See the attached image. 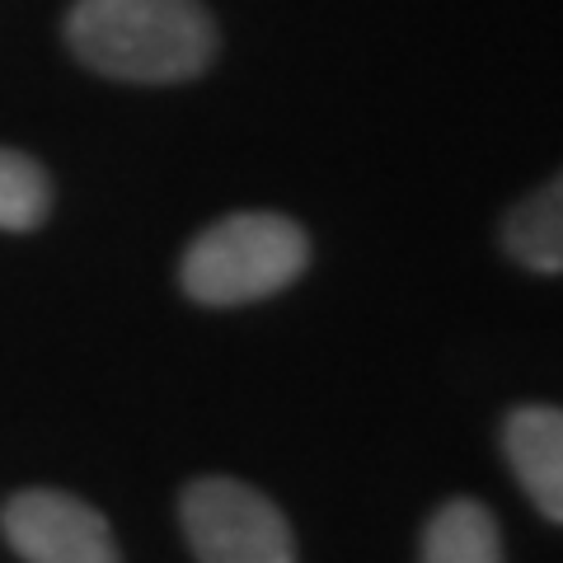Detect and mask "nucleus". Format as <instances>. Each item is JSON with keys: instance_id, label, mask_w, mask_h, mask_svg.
<instances>
[{"instance_id": "f257e3e1", "label": "nucleus", "mask_w": 563, "mask_h": 563, "mask_svg": "<svg viewBox=\"0 0 563 563\" xmlns=\"http://www.w3.org/2000/svg\"><path fill=\"white\" fill-rule=\"evenodd\" d=\"M66 43L109 80L179 85L217 57V24L202 0H76Z\"/></svg>"}, {"instance_id": "f03ea898", "label": "nucleus", "mask_w": 563, "mask_h": 563, "mask_svg": "<svg viewBox=\"0 0 563 563\" xmlns=\"http://www.w3.org/2000/svg\"><path fill=\"white\" fill-rule=\"evenodd\" d=\"M310 263V240L277 211H235L188 244L179 282L198 306H250L291 287Z\"/></svg>"}, {"instance_id": "7ed1b4c3", "label": "nucleus", "mask_w": 563, "mask_h": 563, "mask_svg": "<svg viewBox=\"0 0 563 563\" xmlns=\"http://www.w3.org/2000/svg\"><path fill=\"white\" fill-rule=\"evenodd\" d=\"M179 517L198 563H296L287 517L240 479L188 484Z\"/></svg>"}, {"instance_id": "20e7f679", "label": "nucleus", "mask_w": 563, "mask_h": 563, "mask_svg": "<svg viewBox=\"0 0 563 563\" xmlns=\"http://www.w3.org/2000/svg\"><path fill=\"white\" fill-rule=\"evenodd\" d=\"M0 531L24 563H118L109 521L57 488L14 493L0 512Z\"/></svg>"}, {"instance_id": "39448f33", "label": "nucleus", "mask_w": 563, "mask_h": 563, "mask_svg": "<svg viewBox=\"0 0 563 563\" xmlns=\"http://www.w3.org/2000/svg\"><path fill=\"white\" fill-rule=\"evenodd\" d=\"M503 451L526 498L563 526V409H550V404L517 409L503 428Z\"/></svg>"}, {"instance_id": "423d86ee", "label": "nucleus", "mask_w": 563, "mask_h": 563, "mask_svg": "<svg viewBox=\"0 0 563 563\" xmlns=\"http://www.w3.org/2000/svg\"><path fill=\"white\" fill-rule=\"evenodd\" d=\"M503 250L531 273H563V174L507 211Z\"/></svg>"}, {"instance_id": "0eeeda50", "label": "nucleus", "mask_w": 563, "mask_h": 563, "mask_svg": "<svg viewBox=\"0 0 563 563\" xmlns=\"http://www.w3.org/2000/svg\"><path fill=\"white\" fill-rule=\"evenodd\" d=\"M422 563H503L493 512L474 498H451L422 531Z\"/></svg>"}, {"instance_id": "6e6552de", "label": "nucleus", "mask_w": 563, "mask_h": 563, "mask_svg": "<svg viewBox=\"0 0 563 563\" xmlns=\"http://www.w3.org/2000/svg\"><path fill=\"white\" fill-rule=\"evenodd\" d=\"M52 211V184L24 151H0V231H33Z\"/></svg>"}]
</instances>
